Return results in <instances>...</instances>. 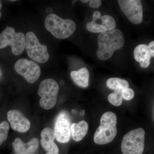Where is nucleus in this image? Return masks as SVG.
I'll list each match as a JSON object with an SVG mask.
<instances>
[{"mask_svg":"<svg viewBox=\"0 0 154 154\" xmlns=\"http://www.w3.org/2000/svg\"><path fill=\"white\" fill-rule=\"evenodd\" d=\"M98 44L97 57L101 60H107L113 56L114 51L124 46V35L121 30L116 28L100 33L98 36Z\"/></svg>","mask_w":154,"mask_h":154,"instance_id":"nucleus-1","label":"nucleus"},{"mask_svg":"<svg viewBox=\"0 0 154 154\" xmlns=\"http://www.w3.org/2000/svg\"><path fill=\"white\" fill-rule=\"evenodd\" d=\"M116 114L111 111H107L102 115L100 126L94 135V141L98 145L109 143L113 140L117 133Z\"/></svg>","mask_w":154,"mask_h":154,"instance_id":"nucleus-2","label":"nucleus"},{"mask_svg":"<svg viewBox=\"0 0 154 154\" xmlns=\"http://www.w3.org/2000/svg\"><path fill=\"white\" fill-rule=\"evenodd\" d=\"M45 26L53 36L59 39L68 38L76 28V25L73 20L62 19L54 14L48 15L45 21Z\"/></svg>","mask_w":154,"mask_h":154,"instance_id":"nucleus-3","label":"nucleus"},{"mask_svg":"<svg viewBox=\"0 0 154 154\" xmlns=\"http://www.w3.org/2000/svg\"><path fill=\"white\" fill-rule=\"evenodd\" d=\"M145 131L142 128L132 130L122 139L121 150L123 154H142L145 148Z\"/></svg>","mask_w":154,"mask_h":154,"instance_id":"nucleus-4","label":"nucleus"},{"mask_svg":"<svg viewBox=\"0 0 154 154\" xmlns=\"http://www.w3.org/2000/svg\"><path fill=\"white\" fill-rule=\"evenodd\" d=\"M59 86L56 81L51 79H46L40 83L38 94L41 97L39 105L45 110H50L55 106L57 102Z\"/></svg>","mask_w":154,"mask_h":154,"instance_id":"nucleus-5","label":"nucleus"},{"mask_svg":"<svg viewBox=\"0 0 154 154\" xmlns=\"http://www.w3.org/2000/svg\"><path fill=\"white\" fill-rule=\"evenodd\" d=\"M25 39L24 33L16 32L13 27L7 26L0 33V49L10 46L13 54L20 55L25 50Z\"/></svg>","mask_w":154,"mask_h":154,"instance_id":"nucleus-6","label":"nucleus"},{"mask_svg":"<svg viewBox=\"0 0 154 154\" xmlns=\"http://www.w3.org/2000/svg\"><path fill=\"white\" fill-rule=\"evenodd\" d=\"M25 36V48L28 56L38 63L47 62L50 57L47 45L41 44L33 32H28Z\"/></svg>","mask_w":154,"mask_h":154,"instance_id":"nucleus-7","label":"nucleus"},{"mask_svg":"<svg viewBox=\"0 0 154 154\" xmlns=\"http://www.w3.org/2000/svg\"><path fill=\"white\" fill-rule=\"evenodd\" d=\"M15 71L30 84L36 82L41 75V69L38 64L27 59L19 60L14 65Z\"/></svg>","mask_w":154,"mask_h":154,"instance_id":"nucleus-8","label":"nucleus"},{"mask_svg":"<svg viewBox=\"0 0 154 154\" xmlns=\"http://www.w3.org/2000/svg\"><path fill=\"white\" fill-rule=\"evenodd\" d=\"M116 24L115 19L110 15L101 16L99 11L94 12L92 22L87 24V30L92 33H103L115 29Z\"/></svg>","mask_w":154,"mask_h":154,"instance_id":"nucleus-9","label":"nucleus"},{"mask_svg":"<svg viewBox=\"0 0 154 154\" xmlns=\"http://www.w3.org/2000/svg\"><path fill=\"white\" fill-rule=\"evenodd\" d=\"M122 11L130 22L138 25L142 22V4L140 0H119Z\"/></svg>","mask_w":154,"mask_h":154,"instance_id":"nucleus-10","label":"nucleus"},{"mask_svg":"<svg viewBox=\"0 0 154 154\" xmlns=\"http://www.w3.org/2000/svg\"><path fill=\"white\" fill-rule=\"evenodd\" d=\"M71 121L68 113L62 111L58 115L54 125V132L57 140L66 143L70 139Z\"/></svg>","mask_w":154,"mask_h":154,"instance_id":"nucleus-11","label":"nucleus"},{"mask_svg":"<svg viewBox=\"0 0 154 154\" xmlns=\"http://www.w3.org/2000/svg\"><path fill=\"white\" fill-rule=\"evenodd\" d=\"M7 118L14 130L20 133H25L30 129L31 126L30 121L19 110H9L7 113Z\"/></svg>","mask_w":154,"mask_h":154,"instance_id":"nucleus-12","label":"nucleus"},{"mask_svg":"<svg viewBox=\"0 0 154 154\" xmlns=\"http://www.w3.org/2000/svg\"><path fill=\"white\" fill-rule=\"evenodd\" d=\"M135 60L140 63V66L146 68L150 64L151 57H154V41L150 42L148 45L140 44L135 48L134 51Z\"/></svg>","mask_w":154,"mask_h":154,"instance_id":"nucleus-13","label":"nucleus"},{"mask_svg":"<svg viewBox=\"0 0 154 154\" xmlns=\"http://www.w3.org/2000/svg\"><path fill=\"white\" fill-rule=\"evenodd\" d=\"M12 145L15 154H34L39 146V141L34 137L25 143L20 138L17 137Z\"/></svg>","mask_w":154,"mask_h":154,"instance_id":"nucleus-14","label":"nucleus"},{"mask_svg":"<svg viewBox=\"0 0 154 154\" xmlns=\"http://www.w3.org/2000/svg\"><path fill=\"white\" fill-rule=\"evenodd\" d=\"M56 139L54 131L50 128H45L41 133L42 146L48 152L54 154H58L59 149L54 142Z\"/></svg>","mask_w":154,"mask_h":154,"instance_id":"nucleus-15","label":"nucleus"},{"mask_svg":"<svg viewBox=\"0 0 154 154\" xmlns=\"http://www.w3.org/2000/svg\"><path fill=\"white\" fill-rule=\"evenodd\" d=\"M88 122L84 120L71 124V132L74 140L76 142L82 140L88 133Z\"/></svg>","mask_w":154,"mask_h":154,"instance_id":"nucleus-16","label":"nucleus"},{"mask_svg":"<svg viewBox=\"0 0 154 154\" xmlns=\"http://www.w3.org/2000/svg\"><path fill=\"white\" fill-rule=\"evenodd\" d=\"M70 76L73 82L78 86L83 88L88 87L90 74L86 68H82L79 70L72 71Z\"/></svg>","mask_w":154,"mask_h":154,"instance_id":"nucleus-17","label":"nucleus"},{"mask_svg":"<svg viewBox=\"0 0 154 154\" xmlns=\"http://www.w3.org/2000/svg\"><path fill=\"white\" fill-rule=\"evenodd\" d=\"M108 88L116 91L122 92V90L129 88V83L126 80L119 78H111L107 82Z\"/></svg>","mask_w":154,"mask_h":154,"instance_id":"nucleus-18","label":"nucleus"},{"mask_svg":"<svg viewBox=\"0 0 154 154\" xmlns=\"http://www.w3.org/2000/svg\"><path fill=\"white\" fill-rule=\"evenodd\" d=\"M9 129L10 125L8 122L3 121L0 123V146L7 140Z\"/></svg>","mask_w":154,"mask_h":154,"instance_id":"nucleus-19","label":"nucleus"},{"mask_svg":"<svg viewBox=\"0 0 154 154\" xmlns=\"http://www.w3.org/2000/svg\"><path fill=\"white\" fill-rule=\"evenodd\" d=\"M108 100L110 104L114 106H120L122 103L121 92L115 91L114 93L109 94L108 96Z\"/></svg>","mask_w":154,"mask_h":154,"instance_id":"nucleus-20","label":"nucleus"},{"mask_svg":"<svg viewBox=\"0 0 154 154\" xmlns=\"http://www.w3.org/2000/svg\"><path fill=\"white\" fill-rule=\"evenodd\" d=\"M121 95L122 99L128 101L131 100L134 97V91L131 88H126L122 91Z\"/></svg>","mask_w":154,"mask_h":154,"instance_id":"nucleus-21","label":"nucleus"},{"mask_svg":"<svg viewBox=\"0 0 154 154\" xmlns=\"http://www.w3.org/2000/svg\"><path fill=\"white\" fill-rule=\"evenodd\" d=\"M102 5V1L100 0H91L90 2V7L92 8H98Z\"/></svg>","mask_w":154,"mask_h":154,"instance_id":"nucleus-22","label":"nucleus"},{"mask_svg":"<svg viewBox=\"0 0 154 154\" xmlns=\"http://www.w3.org/2000/svg\"><path fill=\"white\" fill-rule=\"evenodd\" d=\"M2 1H0V19L2 17V14H1V10L2 9Z\"/></svg>","mask_w":154,"mask_h":154,"instance_id":"nucleus-23","label":"nucleus"},{"mask_svg":"<svg viewBox=\"0 0 154 154\" xmlns=\"http://www.w3.org/2000/svg\"><path fill=\"white\" fill-rule=\"evenodd\" d=\"M89 2V1H88V0H82V1H81V2H82L83 3H87Z\"/></svg>","mask_w":154,"mask_h":154,"instance_id":"nucleus-24","label":"nucleus"},{"mask_svg":"<svg viewBox=\"0 0 154 154\" xmlns=\"http://www.w3.org/2000/svg\"><path fill=\"white\" fill-rule=\"evenodd\" d=\"M84 112H85V110H82L80 112V114H81V116H84L85 115V113H84Z\"/></svg>","mask_w":154,"mask_h":154,"instance_id":"nucleus-25","label":"nucleus"},{"mask_svg":"<svg viewBox=\"0 0 154 154\" xmlns=\"http://www.w3.org/2000/svg\"><path fill=\"white\" fill-rule=\"evenodd\" d=\"M45 154H54L51 153L47 152V153H46Z\"/></svg>","mask_w":154,"mask_h":154,"instance_id":"nucleus-26","label":"nucleus"}]
</instances>
